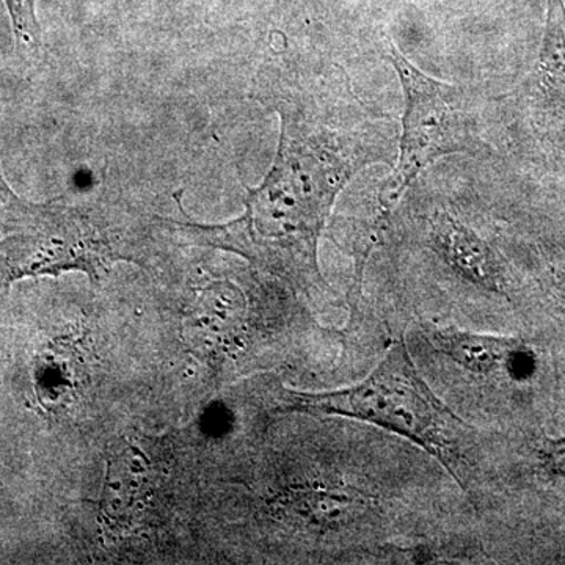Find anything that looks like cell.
Masks as SVG:
<instances>
[{"label": "cell", "instance_id": "cell-1", "mask_svg": "<svg viewBox=\"0 0 565 565\" xmlns=\"http://www.w3.org/2000/svg\"><path fill=\"white\" fill-rule=\"evenodd\" d=\"M277 109L281 136L273 170L248 191L243 217L206 233L221 247L310 288L322 282L318 241L338 193L366 163L381 161V151L363 131L329 128L300 104Z\"/></svg>", "mask_w": 565, "mask_h": 565}, {"label": "cell", "instance_id": "cell-2", "mask_svg": "<svg viewBox=\"0 0 565 565\" xmlns=\"http://www.w3.org/2000/svg\"><path fill=\"white\" fill-rule=\"evenodd\" d=\"M322 414L377 424L422 446L462 482L468 426L457 418L416 371L404 343H394L362 384L305 399Z\"/></svg>", "mask_w": 565, "mask_h": 565}, {"label": "cell", "instance_id": "cell-3", "mask_svg": "<svg viewBox=\"0 0 565 565\" xmlns=\"http://www.w3.org/2000/svg\"><path fill=\"white\" fill-rule=\"evenodd\" d=\"M388 61L403 84L405 114L399 162L379 193L385 214L424 167L441 156L476 152L479 147L476 117L463 88L426 76L393 43H388Z\"/></svg>", "mask_w": 565, "mask_h": 565}, {"label": "cell", "instance_id": "cell-4", "mask_svg": "<svg viewBox=\"0 0 565 565\" xmlns=\"http://www.w3.org/2000/svg\"><path fill=\"white\" fill-rule=\"evenodd\" d=\"M429 337L438 351L476 374H490L503 367L515 370L516 359L522 356V345L511 338L460 332L456 329L430 330Z\"/></svg>", "mask_w": 565, "mask_h": 565}, {"label": "cell", "instance_id": "cell-5", "mask_svg": "<svg viewBox=\"0 0 565 565\" xmlns=\"http://www.w3.org/2000/svg\"><path fill=\"white\" fill-rule=\"evenodd\" d=\"M445 247L452 263L479 281H492L493 262L486 245L462 226L448 222L445 226Z\"/></svg>", "mask_w": 565, "mask_h": 565}, {"label": "cell", "instance_id": "cell-6", "mask_svg": "<svg viewBox=\"0 0 565 565\" xmlns=\"http://www.w3.org/2000/svg\"><path fill=\"white\" fill-rule=\"evenodd\" d=\"M542 70L565 79V6L563 0H548V17L541 51Z\"/></svg>", "mask_w": 565, "mask_h": 565}, {"label": "cell", "instance_id": "cell-7", "mask_svg": "<svg viewBox=\"0 0 565 565\" xmlns=\"http://www.w3.org/2000/svg\"><path fill=\"white\" fill-rule=\"evenodd\" d=\"M9 11L11 31L22 54H35L41 47V25L36 0H2Z\"/></svg>", "mask_w": 565, "mask_h": 565}, {"label": "cell", "instance_id": "cell-8", "mask_svg": "<svg viewBox=\"0 0 565 565\" xmlns=\"http://www.w3.org/2000/svg\"><path fill=\"white\" fill-rule=\"evenodd\" d=\"M546 465L552 468L553 473L565 478V438L559 441H552L545 448Z\"/></svg>", "mask_w": 565, "mask_h": 565}, {"label": "cell", "instance_id": "cell-9", "mask_svg": "<svg viewBox=\"0 0 565 565\" xmlns=\"http://www.w3.org/2000/svg\"><path fill=\"white\" fill-rule=\"evenodd\" d=\"M24 203L13 189L10 188L6 174H3L2 166H0V210H24Z\"/></svg>", "mask_w": 565, "mask_h": 565}]
</instances>
